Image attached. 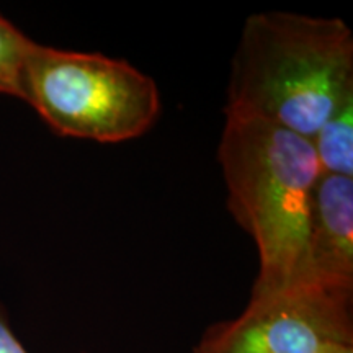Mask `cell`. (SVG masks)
Masks as SVG:
<instances>
[{"label": "cell", "mask_w": 353, "mask_h": 353, "mask_svg": "<svg viewBox=\"0 0 353 353\" xmlns=\"http://www.w3.org/2000/svg\"><path fill=\"white\" fill-rule=\"evenodd\" d=\"M299 278L332 288L353 290L352 176L321 174L317 180Z\"/></svg>", "instance_id": "obj_5"}, {"label": "cell", "mask_w": 353, "mask_h": 353, "mask_svg": "<svg viewBox=\"0 0 353 353\" xmlns=\"http://www.w3.org/2000/svg\"><path fill=\"white\" fill-rule=\"evenodd\" d=\"M353 290L291 281L231 321L213 324L193 353H335L353 345Z\"/></svg>", "instance_id": "obj_4"}, {"label": "cell", "mask_w": 353, "mask_h": 353, "mask_svg": "<svg viewBox=\"0 0 353 353\" xmlns=\"http://www.w3.org/2000/svg\"><path fill=\"white\" fill-rule=\"evenodd\" d=\"M33 39L0 15V94L23 97L25 64Z\"/></svg>", "instance_id": "obj_7"}, {"label": "cell", "mask_w": 353, "mask_h": 353, "mask_svg": "<svg viewBox=\"0 0 353 353\" xmlns=\"http://www.w3.org/2000/svg\"><path fill=\"white\" fill-rule=\"evenodd\" d=\"M0 353H32L13 332L2 301H0Z\"/></svg>", "instance_id": "obj_8"}, {"label": "cell", "mask_w": 353, "mask_h": 353, "mask_svg": "<svg viewBox=\"0 0 353 353\" xmlns=\"http://www.w3.org/2000/svg\"><path fill=\"white\" fill-rule=\"evenodd\" d=\"M228 208L259 252L250 296L299 278L312 195L321 176L311 141L254 118L228 117L218 145Z\"/></svg>", "instance_id": "obj_2"}, {"label": "cell", "mask_w": 353, "mask_h": 353, "mask_svg": "<svg viewBox=\"0 0 353 353\" xmlns=\"http://www.w3.org/2000/svg\"><path fill=\"white\" fill-rule=\"evenodd\" d=\"M321 174L353 179V97L347 99L312 136Z\"/></svg>", "instance_id": "obj_6"}, {"label": "cell", "mask_w": 353, "mask_h": 353, "mask_svg": "<svg viewBox=\"0 0 353 353\" xmlns=\"http://www.w3.org/2000/svg\"><path fill=\"white\" fill-rule=\"evenodd\" d=\"M59 136L114 144L139 138L161 114L157 83L125 59L33 43L23 97Z\"/></svg>", "instance_id": "obj_3"}, {"label": "cell", "mask_w": 353, "mask_h": 353, "mask_svg": "<svg viewBox=\"0 0 353 353\" xmlns=\"http://www.w3.org/2000/svg\"><path fill=\"white\" fill-rule=\"evenodd\" d=\"M353 97V33L341 19L260 12L234 52L224 113L254 118L311 141Z\"/></svg>", "instance_id": "obj_1"}]
</instances>
